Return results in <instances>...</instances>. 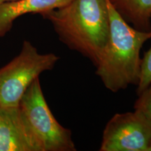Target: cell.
Segmentation results:
<instances>
[{
  "label": "cell",
  "instance_id": "cell-9",
  "mask_svg": "<svg viewBox=\"0 0 151 151\" xmlns=\"http://www.w3.org/2000/svg\"><path fill=\"white\" fill-rule=\"evenodd\" d=\"M151 83V47L145 52L141 60V76L137 85V94L139 95Z\"/></svg>",
  "mask_w": 151,
  "mask_h": 151
},
{
  "label": "cell",
  "instance_id": "cell-6",
  "mask_svg": "<svg viewBox=\"0 0 151 151\" xmlns=\"http://www.w3.org/2000/svg\"><path fill=\"white\" fill-rule=\"evenodd\" d=\"M0 151H40L19 106H0Z\"/></svg>",
  "mask_w": 151,
  "mask_h": 151
},
{
  "label": "cell",
  "instance_id": "cell-4",
  "mask_svg": "<svg viewBox=\"0 0 151 151\" xmlns=\"http://www.w3.org/2000/svg\"><path fill=\"white\" fill-rule=\"evenodd\" d=\"M60 58L41 54L29 41H24L20 53L0 69V106H18L32 83L41 73L53 69Z\"/></svg>",
  "mask_w": 151,
  "mask_h": 151
},
{
  "label": "cell",
  "instance_id": "cell-10",
  "mask_svg": "<svg viewBox=\"0 0 151 151\" xmlns=\"http://www.w3.org/2000/svg\"><path fill=\"white\" fill-rule=\"evenodd\" d=\"M134 110L151 120V83L139 94V98L134 104Z\"/></svg>",
  "mask_w": 151,
  "mask_h": 151
},
{
  "label": "cell",
  "instance_id": "cell-12",
  "mask_svg": "<svg viewBox=\"0 0 151 151\" xmlns=\"http://www.w3.org/2000/svg\"><path fill=\"white\" fill-rule=\"evenodd\" d=\"M148 151H151V140L150 141V143H149V146L148 148Z\"/></svg>",
  "mask_w": 151,
  "mask_h": 151
},
{
  "label": "cell",
  "instance_id": "cell-3",
  "mask_svg": "<svg viewBox=\"0 0 151 151\" xmlns=\"http://www.w3.org/2000/svg\"><path fill=\"white\" fill-rule=\"evenodd\" d=\"M19 107L40 151L76 150L71 130L58 122L47 104L39 78L24 92Z\"/></svg>",
  "mask_w": 151,
  "mask_h": 151
},
{
  "label": "cell",
  "instance_id": "cell-1",
  "mask_svg": "<svg viewBox=\"0 0 151 151\" xmlns=\"http://www.w3.org/2000/svg\"><path fill=\"white\" fill-rule=\"evenodd\" d=\"M41 15L51 22L64 44L97 65L110 35L107 0H72Z\"/></svg>",
  "mask_w": 151,
  "mask_h": 151
},
{
  "label": "cell",
  "instance_id": "cell-7",
  "mask_svg": "<svg viewBox=\"0 0 151 151\" xmlns=\"http://www.w3.org/2000/svg\"><path fill=\"white\" fill-rule=\"evenodd\" d=\"M72 0H16L0 4V37L11 29L14 20L27 14H39L61 8Z\"/></svg>",
  "mask_w": 151,
  "mask_h": 151
},
{
  "label": "cell",
  "instance_id": "cell-8",
  "mask_svg": "<svg viewBox=\"0 0 151 151\" xmlns=\"http://www.w3.org/2000/svg\"><path fill=\"white\" fill-rule=\"evenodd\" d=\"M127 23L144 32L151 31V0H109Z\"/></svg>",
  "mask_w": 151,
  "mask_h": 151
},
{
  "label": "cell",
  "instance_id": "cell-5",
  "mask_svg": "<svg viewBox=\"0 0 151 151\" xmlns=\"http://www.w3.org/2000/svg\"><path fill=\"white\" fill-rule=\"evenodd\" d=\"M151 120L139 111L116 113L104 129L100 151H148Z\"/></svg>",
  "mask_w": 151,
  "mask_h": 151
},
{
  "label": "cell",
  "instance_id": "cell-11",
  "mask_svg": "<svg viewBox=\"0 0 151 151\" xmlns=\"http://www.w3.org/2000/svg\"><path fill=\"white\" fill-rule=\"evenodd\" d=\"M16 1V0H0V4L3 3L9 2V1Z\"/></svg>",
  "mask_w": 151,
  "mask_h": 151
},
{
  "label": "cell",
  "instance_id": "cell-2",
  "mask_svg": "<svg viewBox=\"0 0 151 151\" xmlns=\"http://www.w3.org/2000/svg\"><path fill=\"white\" fill-rule=\"evenodd\" d=\"M110 35L97 65L96 74L113 92L137 86L141 76L140 52L151 31L138 30L127 23L107 0Z\"/></svg>",
  "mask_w": 151,
  "mask_h": 151
}]
</instances>
